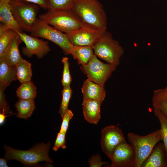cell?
I'll list each match as a JSON object with an SVG mask.
<instances>
[{
	"mask_svg": "<svg viewBox=\"0 0 167 167\" xmlns=\"http://www.w3.org/2000/svg\"><path fill=\"white\" fill-rule=\"evenodd\" d=\"M17 35L16 32L9 29L0 35V57L3 55L14 38Z\"/></svg>",
	"mask_w": 167,
	"mask_h": 167,
	"instance_id": "cb8c5ba5",
	"label": "cell"
},
{
	"mask_svg": "<svg viewBox=\"0 0 167 167\" xmlns=\"http://www.w3.org/2000/svg\"><path fill=\"white\" fill-rule=\"evenodd\" d=\"M17 33L25 45L22 49V52L28 58L35 55L38 59H41L50 51L48 41L28 35L23 32Z\"/></svg>",
	"mask_w": 167,
	"mask_h": 167,
	"instance_id": "7c38bea8",
	"label": "cell"
},
{
	"mask_svg": "<svg viewBox=\"0 0 167 167\" xmlns=\"http://www.w3.org/2000/svg\"><path fill=\"white\" fill-rule=\"evenodd\" d=\"M10 0H0V2L4 3H9Z\"/></svg>",
	"mask_w": 167,
	"mask_h": 167,
	"instance_id": "8d00e7d4",
	"label": "cell"
},
{
	"mask_svg": "<svg viewBox=\"0 0 167 167\" xmlns=\"http://www.w3.org/2000/svg\"><path fill=\"white\" fill-rule=\"evenodd\" d=\"M152 102L153 106L158 108L167 116V100L152 97Z\"/></svg>",
	"mask_w": 167,
	"mask_h": 167,
	"instance_id": "f546056e",
	"label": "cell"
},
{
	"mask_svg": "<svg viewBox=\"0 0 167 167\" xmlns=\"http://www.w3.org/2000/svg\"><path fill=\"white\" fill-rule=\"evenodd\" d=\"M73 116L74 114L72 111L68 109L62 118V121L59 131L66 133L69 122Z\"/></svg>",
	"mask_w": 167,
	"mask_h": 167,
	"instance_id": "f1b7e54d",
	"label": "cell"
},
{
	"mask_svg": "<svg viewBox=\"0 0 167 167\" xmlns=\"http://www.w3.org/2000/svg\"><path fill=\"white\" fill-rule=\"evenodd\" d=\"M127 139L135 150L136 167H141L155 146L162 140V134L160 129L143 136L130 132L127 134Z\"/></svg>",
	"mask_w": 167,
	"mask_h": 167,
	"instance_id": "277c9868",
	"label": "cell"
},
{
	"mask_svg": "<svg viewBox=\"0 0 167 167\" xmlns=\"http://www.w3.org/2000/svg\"><path fill=\"white\" fill-rule=\"evenodd\" d=\"M116 66L101 62L95 54L86 64L81 65L80 69L91 81L104 86L116 69Z\"/></svg>",
	"mask_w": 167,
	"mask_h": 167,
	"instance_id": "ba28073f",
	"label": "cell"
},
{
	"mask_svg": "<svg viewBox=\"0 0 167 167\" xmlns=\"http://www.w3.org/2000/svg\"><path fill=\"white\" fill-rule=\"evenodd\" d=\"M23 42L18 34L13 39L0 59L4 60L8 64L15 66L22 58L19 49V45Z\"/></svg>",
	"mask_w": 167,
	"mask_h": 167,
	"instance_id": "ac0fdd59",
	"label": "cell"
},
{
	"mask_svg": "<svg viewBox=\"0 0 167 167\" xmlns=\"http://www.w3.org/2000/svg\"><path fill=\"white\" fill-rule=\"evenodd\" d=\"M71 9L85 25L106 30V14L98 0H76Z\"/></svg>",
	"mask_w": 167,
	"mask_h": 167,
	"instance_id": "6da1fadb",
	"label": "cell"
},
{
	"mask_svg": "<svg viewBox=\"0 0 167 167\" xmlns=\"http://www.w3.org/2000/svg\"><path fill=\"white\" fill-rule=\"evenodd\" d=\"M30 33L33 36L44 38L56 44L66 54H71L74 46L70 42L66 33L39 18Z\"/></svg>",
	"mask_w": 167,
	"mask_h": 167,
	"instance_id": "8992f818",
	"label": "cell"
},
{
	"mask_svg": "<svg viewBox=\"0 0 167 167\" xmlns=\"http://www.w3.org/2000/svg\"><path fill=\"white\" fill-rule=\"evenodd\" d=\"M20 1L29 2L38 5L42 8L48 10V0H16Z\"/></svg>",
	"mask_w": 167,
	"mask_h": 167,
	"instance_id": "836d02e7",
	"label": "cell"
},
{
	"mask_svg": "<svg viewBox=\"0 0 167 167\" xmlns=\"http://www.w3.org/2000/svg\"><path fill=\"white\" fill-rule=\"evenodd\" d=\"M72 90L70 86L63 87L62 92V100L58 113L62 118L68 109V106L71 97Z\"/></svg>",
	"mask_w": 167,
	"mask_h": 167,
	"instance_id": "484cf974",
	"label": "cell"
},
{
	"mask_svg": "<svg viewBox=\"0 0 167 167\" xmlns=\"http://www.w3.org/2000/svg\"><path fill=\"white\" fill-rule=\"evenodd\" d=\"M0 35L9 29L17 33L23 32L13 15L9 2H0Z\"/></svg>",
	"mask_w": 167,
	"mask_h": 167,
	"instance_id": "4fadbf2b",
	"label": "cell"
},
{
	"mask_svg": "<svg viewBox=\"0 0 167 167\" xmlns=\"http://www.w3.org/2000/svg\"><path fill=\"white\" fill-rule=\"evenodd\" d=\"M13 15L22 30L30 32L38 19L39 6L29 2L10 0Z\"/></svg>",
	"mask_w": 167,
	"mask_h": 167,
	"instance_id": "52a82bcc",
	"label": "cell"
},
{
	"mask_svg": "<svg viewBox=\"0 0 167 167\" xmlns=\"http://www.w3.org/2000/svg\"><path fill=\"white\" fill-rule=\"evenodd\" d=\"M106 30L85 25L79 29L66 34L70 42L74 45L92 47Z\"/></svg>",
	"mask_w": 167,
	"mask_h": 167,
	"instance_id": "9c48e42d",
	"label": "cell"
},
{
	"mask_svg": "<svg viewBox=\"0 0 167 167\" xmlns=\"http://www.w3.org/2000/svg\"><path fill=\"white\" fill-rule=\"evenodd\" d=\"M141 167H167V157L163 143L155 146Z\"/></svg>",
	"mask_w": 167,
	"mask_h": 167,
	"instance_id": "5bb4252c",
	"label": "cell"
},
{
	"mask_svg": "<svg viewBox=\"0 0 167 167\" xmlns=\"http://www.w3.org/2000/svg\"><path fill=\"white\" fill-rule=\"evenodd\" d=\"M102 103L96 100H83V113L87 121L93 124H97L101 118V106Z\"/></svg>",
	"mask_w": 167,
	"mask_h": 167,
	"instance_id": "2e32d148",
	"label": "cell"
},
{
	"mask_svg": "<svg viewBox=\"0 0 167 167\" xmlns=\"http://www.w3.org/2000/svg\"><path fill=\"white\" fill-rule=\"evenodd\" d=\"M4 90L0 88V113L4 112L5 114L12 113L6 99Z\"/></svg>",
	"mask_w": 167,
	"mask_h": 167,
	"instance_id": "4dcf8cb0",
	"label": "cell"
},
{
	"mask_svg": "<svg viewBox=\"0 0 167 167\" xmlns=\"http://www.w3.org/2000/svg\"><path fill=\"white\" fill-rule=\"evenodd\" d=\"M101 145L103 152L109 158L114 148L126 141L122 130L114 125L104 127L101 132Z\"/></svg>",
	"mask_w": 167,
	"mask_h": 167,
	"instance_id": "8fae6325",
	"label": "cell"
},
{
	"mask_svg": "<svg viewBox=\"0 0 167 167\" xmlns=\"http://www.w3.org/2000/svg\"><path fill=\"white\" fill-rule=\"evenodd\" d=\"M152 97L167 100V86L163 88L154 90Z\"/></svg>",
	"mask_w": 167,
	"mask_h": 167,
	"instance_id": "d6a6232c",
	"label": "cell"
},
{
	"mask_svg": "<svg viewBox=\"0 0 167 167\" xmlns=\"http://www.w3.org/2000/svg\"><path fill=\"white\" fill-rule=\"evenodd\" d=\"M39 18L67 34L79 29L85 25L72 9L54 11L48 10Z\"/></svg>",
	"mask_w": 167,
	"mask_h": 167,
	"instance_id": "7a4b0ae2",
	"label": "cell"
},
{
	"mask_svg": "<svg viewBox=\"0 0 167 167\" xmlns=\"http://www.w3.org/2000/svg\"><path fill=\"white\" fill-rule=\"evenodd\" d=\"M15 66L17 79L20 83L31 81L32 76L31 64L22 57Z\"/></svg>",
	"mask_w": 167,
	"mask_h": 167,
	"instance_id": "44dd1931",
	"label": "cell"
},
{
	"mask_svg": "<svg viewBox=\"0 0 167 167\" xmlns=\"http://www.w3.org/2000/svg\"><path fill=\"white\" fill-rule=\"evenodd\" d=\"M109 159L111 167H136L135 150L126 141L120 143L114 148Z\"/></svg>",
	"mask_w": 167,
	"mask_h": 167,
	"instance_id": "30bf717a",
	"label": "cell"
},
{
	"mask_svg": "<svg viewBox=\"0 0 167 167\" xmlns=\"http://www.w3.org/2000/svg\"><path fill=\"white\" fill-rule=\"evenodd\" d=\"M5 113L4 112L0 113V124L2 125L4 122L5 119L6 117L12 114H11L9 115L6 116L5 115Z\"/></svg>",
	"mask_w": 167,
	"mask_h": 167,
	"instance_id": "e575fe53",
	"label": "cell"
},
{
	"mask_svg": "<svg viewBox=\"0 0 167 167\" xmlns=\"http://www.w3.org/2000/svg\"><path fill=\"white\" fill-rule=\"evenodd\" d=\"M62 62L63 64L62 83L63 87H67L70 86L71 82V77L70 72L68 59L66 57H64L62 58Z\"/></svg>",
	"mask_w": 167,
	"mask_h": 167,
	"instance_id": "4316f807",
	"label": "cell"
},
{
	"mask_svg": "<svg viewBox=\"0 0 167 167\" xmlns=\"http://www.w3.org/2000/svg\"><path fill=\"white\" fill-rule=\"evenodd\" d=\"M17 111L16 116L27 119L30 117L35 109L34 99H20L15 105Z\"/></svg>",
	"mask_w": 167,
	"mask_h": 167,
	"instance_id": "ffe728a7",
	"label": "cell"
},
{
	"mask_svg": "<svg viewBox=\"0 0 167 167\" xmlns=\"http://www.w3.org/2000/svg\"><path fill=\"white\" fill-rule=\"evenodd\" d=\"M36 93V87L31 81L21 83L16 91L17 96L23 99H34Z\"/></svg>",
	"mask_w": 167,
	"mask_h": 167,
	"instance_id": "7402d4cb",
	"label": "cell"
},
{
	"mask_svg": "<svg viewBox=\"0 0 167 167\" xmlns=\"http://www.w3.org/2000/svg\"><path fill=\"white\" fill-rule=\"evenodd\" d=\"M155 115L159 121L162 134V140L167 157V116L158 108L153 106Z\"/></svg>",
	"mask_w": 167,
	"mask_h": 167,
	"instance_id": "603a6c76",
	"label": "cell"
},
{
	"mask_svg": "<svg viewBox=\"0 0 167 167\" xmlns=\"http://www.w3.org/2000/svg\"><path fill=\"white\" fill-rule=\"evenodd\" d=\"M50 146L49 143H41L28 150H22L5 146L4 158L7 161L16 160L26 166L34 165L42 161L53 162L49 155Z\"/></svg>",
	"mask_w": 167,
	"mask_h": 167,
	"instance_id": "3957f363",
	"label": "cell"
},
{
	"mask_svg": "<svg viewBox=\"0 0 167 167\" xmlns=\"http://www.w3.org/2000/svg\"><path fill=\"white\" fill-rule=\"evenodd\" d=\"M17 79L16 66L10 65L0 59V88L4 90L12 82Z\"/></svg>",
	"mask_w": 167,
	"mask_h": 167,
	"instance_id": "e0dca14e",
	"label": "cell"
},
{
	"mask_svg": "<svg viewBox=\"0 0 167 167\" xmlns=\"http://www.w3.org/2000/svg\"><path fill=\"white\" fill-rule=\"evenodd\" d=\"M92 48L96 56L116 67L120 64V58L124 52L118 41L106 30Z\"/></svg>",
	"mask_w": 167,
	"mask_h": 167,
	"instance_id": "5b68a950",
	"label": "cell"
},
{
	"mask_svg": "<svg viewBox=\"0 0 167 167\" xmlns=\"http://www.w3.org/2000/svg\"><path fill=\"white\" fill-rule=\"evenodd\" d=\"M66 133L59 131L57 134L56 139L53 147V149L57 151L59 148H66L65 136Z\"/></svg>",
	"mask_w": 167,
	"mask_h": 167,
	"instance_id": "83f0119b",
	"label": "cell"
},
{
	"mask_svg": "<svg viewBox=\"0 0 167 167\" xmlns=\"http://www.w3.org/2000/svg\"><path fill=\"white\" fill-rule=\"evenodd\" d=\"M71 54L83 65L87 64L94 54L92 47L74 45Z\"/></svg>",
	"mask_w": 167,
	"mask_h": 167,
	"instance_id": "d6986e66",
	"label": "cell"
},
{
	"mask_svg": "<svg viewBox=\"0 0 167 167\" xmlns=\"http://www.w3.org/2000/svg\"><path fill=\"white\" fill-rule=\"evenodd\" d=\"M88 163L90 167H101L104 165L108 163L102 161L101 156L98 153L92 156L88 160Z\"/></svg>",
	"mask_w": 167,
	"mask_h": 167,
	"instance_id": "1f68e13d",
	"label": "cell"
},
{
	"mask_svg": "<svg viewBox=\"0 0 167 167\" xmlns=\"http://www.w3.org/2000/svg\"><path fill=\"white\" fill-rule=\"evenodd\" d=\"M81 91L83 100L94 99L102 102L106 94L104 86L96 83L88 79L84 82Z\"/></svg>",
	"mask_w": 167,
	"mask_h": 167,
	"instance_id": "9a60e30c",
	"label": "cell"
},
{
	"mask_svg": "<svg viewBox=\"0 0 167 167\" xmlns=\"http://www.w3.org/2000/svg\"><path fill=\"white\" fill-rule=\"evenodd\" d=\"M48 0V10L54 11L71 9L76 1V0Z\"/></svg>",
	"mask_w": 167,
	"mask_h": 167,
	"instance_id": "d4e9b609",
	"label": "cell"
},
{
	"mask_svg": "<svg viewBox=\"0 0 167 167\" xmlns=\"http://www.w3.org/2000/svg\"><path fill=\"white\" fill-rule=\"evenodd\" d=\"M7 160L5 158H1L0 159V167H8L7 164Z\"/></svg>",
	"mask_w": 167,
	"mask_h": 167,
	"instance_id": "d590c367",
	"label": "cell"
}]
</instances>
